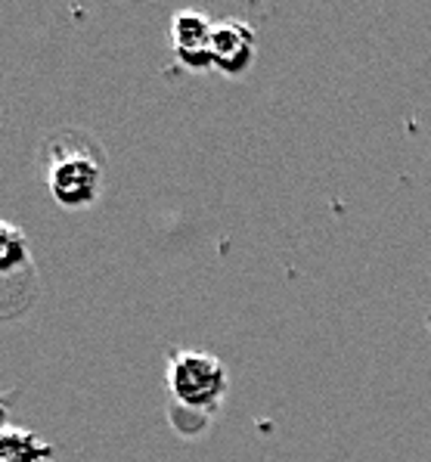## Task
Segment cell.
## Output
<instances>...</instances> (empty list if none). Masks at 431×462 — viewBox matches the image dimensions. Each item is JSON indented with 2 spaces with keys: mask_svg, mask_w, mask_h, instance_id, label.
Here are the masks:
<instances>
[{
  "mask_svg": "<svg viewBox=\"0 0 431 462\" xmlns=\"http://www.w3.org/2000/svg\"><path fill=\"white\" fill-rule=\"evenodd\" d=\"M28 273L32 270V258H28V239L10 220H0V280Z\"/></svg>",
  "mask_w": 431,
  "mask_h": 462,
  "instance_id": "6",
  "label": "cell"
},
{
  "mask_svg": "<svg viewBox=\"0 0 431 462\" xmlns=\"http://www.w3.org/2000/svg\"><path fill=\"white\" fill-rule=\"evenodd\" d=\"M168 391H171V407L187 410V413L205 416L217 413L227 394V366L205 351H187L174 347L168 354Z\"/></svg>",
  "mask_w": 431,
  "mask_h": 462,
  "instance_id": "2",
  "label": "cell"
},
{
  "mask_svg": "<svg viewBox=\"0 0 431 462\" xmlns=\"http://www.w3.org/2000/svg\"><path fill=\"white\" fill-rule=\"evenodd\" d=\"M258 53V34L243 19H221L211 32V69L227 78H239L252 69Z\"/></svg>",
  "mask_w": 431,
  "mask_h": 462,
  "instance_id": "3",
  "label": "cell"
},
{
  "mask_svg": "<svg viewBox=\"0 0 431 462\" xmlns=\"http://www.w3.org/2000/svg\"><path fill=\"white\" fill-rule=\"evenodd\" d=\"M0 462H53V447L34 431L6 429L0 435Z\"/></svg>",
  "mask_w": 431,
  "mask_h": 462,
  "instance_id": "5",
  "label": "cell"
},
{
  "mask_svg": "<svg viewBox=\"0 0 431 462\" xmlns=\"http://www.w3.org/2000/svg\"><path fill=\"white\" fill-rule=\"evenodd\" d=\"M44 180L60 208L81 211L96 205L105 187V155L87 131L66 127L44 146Z\"/></svg>",
  "mask_w": 431,
  "mask_h": 462,
  "instance_id": "1",
  "label": "cell"
},
{
  "mask_svg": "<svg viewBox=\"0 0 431 462\" xmlns=\"http://www.w3.org/2000/svg\"><path fill=\"white\" fill-rule=\"evenodd\" d=\"M211 23L205 13L196 10H180L171 16V44L174 56L183 62L187 69H211Z\"/></svg>",
  "mask_w": 431,
  "mask_h": 462,
  "instance_id": "4",
  "label": "cell"
},
{
  "mask_svg": "<svg viewBox=\"0 0 431 462\" xmlns=\"http://www.w3.org/2000/svg\"><path fill=\"white\" fill-rule=\"evenodd\" d=\"M6 429H10V410H6V403L0 401V435H4Z\"/></svg>",
  "mask_w": 431,
  "mask_h": 462,
  "instance_id": "7",
  "label": "cell"
}]
</instances>
